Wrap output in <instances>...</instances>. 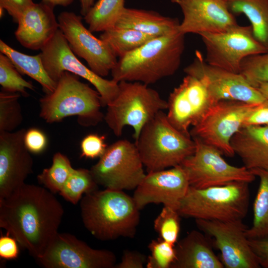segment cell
I'll use <instances>...</instances> for the list:
<instances>
[{
    "mask_svg": "<svg viewBox=\"0 0 268 268\" xmlns=\"http://www.w3.org/2000/svg\"><path fill=\"white\" fill-rule=\"evenodd\" d=\"M64 213L54 193L45 187L25 183L0 200V227L36 259L58 233Z\"/></svg>",
    "mask_w": 268,
    "mask_h": 268,
    "instance_id": "1",
    "label": "cell"
},
{
    "mask_svg": "<svg viewBox=\"0 0 268 268\" xmlns=\"http://www.w3.org/2000/svg\"><path fill=\"white\" fill-rule=\"evenodd\" d=\"M185 35L178 29L119 58L111 70L112 79L118 83L136 81L149 85L174 74L184 51Z\"/></svg>",
    "mask_w": 268,
    "mask_h": 268,
    "instance_id": "2",
    "label": "cell"
},
{
    "mask_svg": "<svg viewBox=\"0 0 268 268\" xmlns=\"http://www.w3.org/2000/svg\"><path fill=\"white\" fill-rule=\"evenodd\" d=\"M80 201L83 225L96 239L110 241L135 236L140 210L123 191L97 189L84 195Z\"/></svg>",
    "mask_w": 268,
    "mask_h": 268,
    "instance_id": "3",
    "label": "cell"
},
{
    "mask_svg": "<svg viewBox=\"0 0 268 268\" xmlns=\"http://www.w3.org/2000/svg\"><path fill=\"white\" fill-rule=\"evenodd\" d=\"M40 117L50 124L77 116L80 125L90 127L104 118L99 92L81 82L79 76L67 71L62 73L55 90L40 99Z\"/></svg>",
    "mask_w": 268,
    "mask_h": 268,
    "instance_id": "4",
    "label": "cell"
},
{
    "mask_svg": "<svg viewBox=\"0 0 268 268\" xmlns=\"http://www.w3.org/2000/svg\"><path fill=\"white\" fill-rule=\"evenodd\" d=\"M135 144L147 172L180 165L196 149L191 136L175 128L164 111L143 126Z\"/></svg>",
    "mask_w": 268,
    "mask_h": 268,
    "instance_id": "5",
    "label": "cell"
},
{
    "mask_svg": "<svg viewBox=\"0 0 268 268\" xmlns=\"http://www.w3.org/2000/svg\"><path fill=\"white\" fill-rule=\"evenodd\" d=\"M249 183L198 189L190 186L178 210L181 216L223 221L243 220L250 202Z\"/></svg>",
    "mask_w": 268,
    "mask_h": 268,
    "instance_id": "6",
    "label": "cell"
},
{
    "mask_svg": "<svg viewBox=\"0 0 268 268\" xmlns=\"http://www.w3.org/2000/svg\"><path fill=\"white\" fill-rule=\"evenodd\" d=\"M107 107L104 120L114 134L120 136L125 127H131L135 140L148 122L160 111L167 109L168 103L148 85L122 81L119 82L117 96Z\"/></svg>",
    "mask_w": 268,
    "mask_h": 268,
    "instance_id": "7",
    "label": "cell"
},
{
    "mask_svg": "<svg viewBox=\"0 0 268 268\" xmlns=\"http://www.w3.org/2000/svg\"><path fill=\"white\" fill-rule=\"evenodd\" d=\"M258 105L235 100L217 101L192 127L190 135L193 139L216 148L223 155L233 157L235 153L231 139Z\"/></svg>",
    "mask_w": 268,
    "mask_h": 268,
    "instance_id": "8",
    "label": "cell"
},
{
    "mask_svg": "<svg viewBox=\"0 0 268 268\" xmlns=\"http://www.w3.org/2000/svg\"><path fill=\"white\" fill-rule=\"evenodd\" d=\"M143 167L135 143L120 139L108 146L90 171L96 183L105 189L132 190L145 177Z\"/></svg>",
    "mask_w": 268,
    "mask_h": 268,
    "instance_id": "9",
    "label": "cell"
},
{
    "mask_svg": "<svg viewBox=\"0 0 268 268\" xmlns=\"http://www.w3.org/2000/svg\"><path fill=\"white\" fill-rule=\"evenodd\" d=\"M194 140L196 143L194 153L180 165L187 175L190 186L203 189L238 181L250 183L255 180L256 176L244 166L229 164L219 150Z\"/></svg>",
    "mask_w": 268,
    "mask_h": 268,
    "instance_id": "10",
    "label": "cell"
},
{
    "mask_svg": "<svg viewBox=\"0 0 268 268\" xmlns=\"http://www.w3.org/2000/svg\"><path fill=\"white\" fill-rule=\"evenodd\" d=\"M41 51L39 54L44 68L55 82L66 71L86 79L100 94L102 107L107 106L117 96L119 83L98 75L83 65L72 51L60 29Z\"/></svg>",
    "mask_w": 268,
    "mask_h": 268,
    "instance_id": "11",
    "label": "cell"
},
{
    "mask_svg": "<svg viewBox=\"0 0 268 268\" xmlns=\"http://www.w3.org/2000/svg\"><path fill=\"white\" fill-rule=\"evenodd\" d=\"M199 35L205 48L206 62L234 73L240 72L246 58L268 52L254 37L251 25L238 24L226 31Z\"/></svg>",
    "mask_w": 268,
    "mask_h": 268,
    "instance_id": "12",
    "label": "cell"
},
{
    "mask_svg": "<svg viewBox=\"0 0 268 268\" xmlns=\"http://www.w3.org/2000/svg\"><path fill=\"white\" fill-rule=\"evenodd\" d=\"M184 71L200 79L215 102L235 100L260 104L268 102L242 74L208 64L199 51H196L193 61Z\"/></svg>",
    "mask_w": 268,
    "mask_h": 268,
    "instance_id": "13",
    "label": "cell"
},
{
    "mask_svg": "<svg viewBox=\"0 0 268 268\" xmlns=\"http://www.w3.org/2000/svg\"><path fill=\"white\" fill-rule=\"evenodd\" d=\"M46 268H115L117 259L109 250L96 249L67 233H58L36 259Z\"/></svg>",
    "mask_w": 268,
    "mask_h": 268,
    "instance_id": "14",
    "label": "cell"
},
{
    "mask_svg": "<svg viewBox=\"0 0 268 268\" xmlns=\"http://www.w3.org/2000/svg\"><path fill=\"white\" fill-rule=\"evenodd\" d=\"M198 228L212 238L226 268H260L258 259L246 235L248 227L243 220L223 221L195 219Z\"/></svg>",
    "mask_w": 268,
    "mask_h": 268,
    "instance_id": "15",
    "label": "cell"
},
{
    "mask_svg": "<svg viewBox=\"0 0 268 268\" xmlns=\"http://www.w3.org/2000/svg\"><path fill=\"white\" fill-rule=\"evenodd\" d=\"M82 19L72 12L63 11L58 17L59 29L74 54L83 59L96 74L105 77L116 66L117 57L104 41L84 26Z\"/></svg>",
    "mask_w": 268,
    "mask_h": 268,
    "instance_id": "16",
    "label": "cell"
},
{
    "mask_svg": "<svg viewBox=\"0 0 268 268\" xmlns=\"http://www.w3.org/2000/svg\"><path fill=\"white\" fill-rule=\"evenodd\" d=\"M215 103L203 82L186 74L169 96L167 117L177 130L191 135L190 128L196 125Z\"/></svg>",
    "mask_w": 268,
    "mask_h": 268,
    "instance_id": "17",
    "label": "cell"
},
{
    "mask_svg": "<svg viewBox=\"0 0 268 268\" xmlns=\"http://www.w3.org/2000/svg\"><path fill=\"white\" fill-rule=\"evenodd\" d=\"M190 184L180 165L169 169L149 172L134 189L133 198L139 210L150 203L178 210Z\"/></svg>",
    "mask_w": 268,
    "mask_h": 268,
    "instance_id": "18",
    "label": "cell"
},
{
    "mask_svg": "<svg viewBox=\"0 0 268 268\" xmlns=\"http://www.w3.org/2000/svg\"><path fill=\"white\" fill-rule=\"evenodd\" d=\"M26 131L0 133V200L22 186L33 172V160L24 141Z\"/></svg>",
    "mask_w": 268,
    "mask_h": 268,
    "instance_id": "19",
    "label": "cell"
},
{
    "mask_svg": "<svg viewBox=\"0 0 268 268\" xmlns=\"http://www.w3.org/2000/svg\"><path fill=\"white\" fill-rule=\"evenodd\" d=\"M183 14L178 30L184 35L217 33L228 30L238 24L226 0H171Z\"/></svg>",
    "mask_w": 268,
    "mask_h": 268,
    "instance_id": "20",
    "label": "cell"
},
{
    "mask_svg": "<svg viewBox=\"0 0 268 268\" xmlns=\"http://www.w3.org/2000/svg\"><path fill=\"white\" fill-rule=\"evenodd\" d=\"M54 7L34 3L20 16L14 35L20 44L32 50H41L59 29Z\"/></svg>",
    "mask_w": 268,
    "mask_h": 268,
    "instance_id": "21",
    "label": "cell"
},
{
    "mask_svg": "<svg viewBox=\"0 0 268 268\" xmlns=\"http://www.w3.org/2000/svg\"><path fill=\"white\" fill-rule=\"evenodd\" d=\"M176 259L171 268H223L213 251V240L198 230H192L175 246Z\"/></svg>",
    "mask_w": 268,
    "mask_h": 268,
    "instance_id": "22",
    "label": "cell"
},
{
    "mask_svg": "<svg viewBox=\"0 0 268 268\" xmlns=\"http://www.w3.org/2000/svg\"><path fill=\"white\" fill-rule=\"evenodd\" d=\"M230 144L248 169H268V125L243 126Z\"/></svg>",
    "mask_w": 268,
    "mask_h": 268,
    "instance_id": "23",
    "label": "cell"
},
{
    "mask_svg": "<svg viewBox=\"0 0 268 268\" xmlns=\"http://www.w3.org/2000/svg\"><path fill=\"white\" fill-rule=\"evenodd\" d=\"M180 23L177 18L154 10L125 7L114 27L134 29L157 37L178 29Z\"/></svg>",
    "mask_w": 268,
    "mask_h": 268,
    "instance_id": "24",
    "label": "cell"
},
{
    "mask_svg": "<svg viewBox=\"0 0 268 268\" xmlns=\"http://www.w3.org/2000/svg\"><path fill=\"white\" fill-rule=\"evenodd\" d=\"M235 15L244 14L257 40L268 52V0H226Z\"/></svg>",
    "mask_w": 268,
    "mask_h": 268,
    "instance_id": "25",
    "label": "cell"
},
{
    "mask_svg": "<svg viewBox=\"0 0 268 268\" xmlns=\"http://www.w3.org/2000/svg\"><path fill=\"white\" fill-rule=\"evenodd\" d=\"M0 53L7 56L17 70L38 82L46 94L53 92L57 82L52 79L43 66L40 54L30 56L21 53L0 40Z\"/></svg>",
    "mask_w": 268,
    "mask_h": 268,
    "instance_id": "26",
    "label": "cell"
},
{
    "mask_svg": "<svg viewBox=\"0 0 268 268\" xmlns=\"http://www.w3.org/2000/svg\"><path fill=\"white\" fill-rule=\"evenodd\" d=\"M260 179V184L253 203L252 226L246 231L248 239L268 238V169L250 170Z\"/></svg>",
    "mask_w": 268,
    "mask_h": 268,
    "instance_id": "27",
    "label": "cell"
},
{
    "mask_svg": "<svg viewBox=\"0 0 268 268\" xmlns=\"http://www.w3.org/2000/svg\"><path fill=\"white\" fill-rule=\"evenodd\" d=\"M154 37H156L135 30L115 27L103 32L99 37L119 58L135 50Z\"/></svg>",
    "mask_w": 268,
    "mask_h": 268,
    "instance_id": "28",
    "label": "cell"
},
{
    "mask_svg": "<svg viewBox=\"0 0 268 268\" xmlns=\"http://www.w3.org/2000/svg\"><path fill=\"white\" fill-rule=\"evenodd\" d=\"M125 0H98L84 16L91 32H104L115 27Z\"/></svg>",
    "mask_w": 268,
    "mask_h": 268,
    "instance_id": "29",
    "label": "cell"
},
{
    "mask_svg": "<svg viewBox=\"0 0 268 268\" xmlns=\"http://www.w3.org/2000/svg\"><path fill=\"white\" fill-rule=\"evenodd\" d=\"M73 169L68 157L58 152L53 157L52 165L44 169L37 179L53 193H60Z\"/></svg>",
    "mask_w": 268,
    "mask_h": 268,
    "instance_id": "30",
    "label": "cell"
},
{
    "mask_svg": "<svg viewBox=\"0 0 268 268\" xmlns=\"http://www.w3.org/2000/svg\"><path fill=\"white\" fill-rule=\"evenodd\" d=\"M98 186L90 170L74 169L59 194L67 201L76 204L83 195L97 190Z\"/></svg>",
    "mask_w": 268,
    "mask_h": 268,
    "instance_id": "31",
    "label": "cell"
},
{
    "mask_svg": "<svg viewBox=\"0 0 268 268\" xmlns=\"http://www.w3.org/2000/svg\"><path fill=\"white\" fill-rule=\"evenodd\" d=\"M21 95L17 92H0V133L13 132L22 123Z\"/></svg>",
    "mask_w": 268,
    "mask_h": 268,
    "instance_id": "32",
    "label": "cell"
},
{
    "mask_svg": "<svg viewBox=\"0 0 268 268\" xmlns=\"http://www.w3.org/2000/svg\"><path fill=\"white\" fill-rule=\"evenodd\" d=\"M0 84L2 90L17 92L24 97L29 96L27 89L35 90L31 82L23 79L9 58L0 53Z\"/></svg>",
    "mask_w": 268,
    "mask_h": 268,
    "instance_id": "33",
    "label": "cell"
},
{
    "mask_svg": "<svg viewBox=\"0 0 268 268\" xmlns=\"http://www.w3.org/2000/svg\"><path fill=\"white\" fill-rule=\"evenodd\" d=\"M181 217L178 210L164 206L154 221V229L159 237L175 245L180 231Z\"/></svg>",
    "mask_w": 268,
    "mask_h": 268,
    "instance_id": "34",
    "label": "cell"
},
{
    "mask_svg": "<svg viewBox=\"0 0 268 268\" xmlns=\"http://www.w3.org/2000/svg\"><path fill=\"white\" fill-rule=\"evenodd\" d=\"M240 73L256 88L260 83L268 82V52L244 59Z\"/></svg>",
    "mask_w": 268,
    "mask_h": 268,
    "instance_id": "35",
    "label": "cell"
},
{
    "mask_svg": "<svg viewBox=\"0 0 268 268\" xmlns=\"http://www.w3.org/2000/svg\"><path fill=\"white\" fill-rule=\"evenodd\" d=\"M175 245L160 238L152 240L148 248L150 255L147 257V268H171L176 259Z\"/></svg>",
    "mask_w": 268,
    "mask_h": 268,
    "instance_id": "36",
    "label": "cell"
},
{
    "mask_svg": "<svg viewBox=\"0 0 268 268\" xmlns=\"http://www.w3.org/2000/svg\"><path fill=\"white\" fill-rule=\"evenodd\" d=\"M107 147L104 135L90 134L86 135L81 141V156L90 159L100 158L104 153Z\"/></svg>",
    "mask_w": 268,
    "mask_h": 268,
    "instance_id": "37",
    "label": "cell"
},
{
    "mask_svg": "<svg viewBox=\"0 0 268 268\" xmlns=\"http://www.w3.org/2000/svg\"><path fill=\"white\" fill-rule=\"evenodd\" d=\"M24 141L28 150L35 154L42 152L46 149L48 143L47 137L44 133L34 128L26 131Z\"/></svg>",
    "mask_w": 268,
    "mask_h": 268,
    "instance_id": "38",
    "label": "cell"
},
{
    "mask_svg": "<svg viewBox=\"0 0 268 268\" xmlns=\"http://www.w3.org/2000/svg\"><path fill=\"white\" fill-rule=\"evenodd\" d=\"M147 258L144 254L134 250H125L121 260L115 268H143Z\"/></svg>",
    "mask_w": 268,
    "mask_h": 268,
    "instance_id": "39",
    "label": "cell"
},
{
    "mask_svg": "<svg viewBox=\"0 0 268 268\" xmlns=\"http://www.w3.org/2000/svg\"><path fill=\"white\" fill-rule=\"evenodd\" d=\"M34 3L32 0H0V8L6 10L17 23L22 14Z\"/></svg>",
    "mask_w": 268,
    "mask_h": 268,
    "instance_id": "40",
    "label": "cell"
},
{
    "mask_svg": "<svg viewBox=\"0 0 268 268\" xmlns=\"http://www.w3.org/2000/svg\"><path fill=\"white\" fill-rule=\"evenodd\" d=\"M268 125V102L257 105L246 118L243 126Z\"/></svg>",
    "mask_w": 268,
    "mask_h": 268,
    "instance_id": "41",
    "label": "cell"
},
{
    "mask_svg": "<svg viewBox=\"0 0 268 268\" xmlns=\"http://www.w3.org/2000/svg\"><path fill=\"white\" fill-rule=\"evenodd\" d=\"M17 242L6 233L0 237V257L4 259H14L17 258L19 249Z\"/></svg>",
    "mask_w": 268,
    "mask_h": 268,
    "instance_id": "42",
    "label": "cell"
},
{
    "mask_svg": "<svg viewBox=\"0 0 268 268\" xmlns=\"http://www.w3.org/2000/svg\"><path fill=\"white\" fill-rule=\"evenodd\" d=\"M249 243L261 267L268 268V238L249 239Z\"/></svg>",
    "mask_w": 268,
    "mask_h": 268,
    "instance_id": "43",
    "label": "cell"
},
{
    "mask_svg": "<svg viewBox=\"0 0 268 268\" xmlns=\"http://www.w3.org/2000/svg\"><path fill=\"white\" fill-rule=\"evenodd\" d=\"M80 3V13L85 16L94 5V0H79Z\"/></svg>",
    "mask_w": 268,
    "mask_h": 268,
    "instance_id": "44",
    "label": "cell"
},
{
    "mask_svg": "<svg viewBox=\"0 0 268 268\" xmlns=\"http://www.w3.org/2000/svg\"><path fill=\"white\" fill-rule=\"evenodd\" d=\"M41 1L53 7L56 5L65 7L71 4L73 0H42Z\"/></svg>",
    "mask_w": 268,
    "mask_h": 268,
    "instance_id": "45",
    "label": "cell"
},
{
    "mask_svg": "<svg viewBox=\"0 0 268 268\" xmlns=\"http://www.w3.org/2000/svg\"><path fill=\"white\" fill-rule=\"evenodd\" d=\"M256 88L268 102V82L260 83Z\"/></svg>",
    "mask_w": 268,
    "mask_h": 268,
    "instance_id": "46",
    "label": "cell"
}]
</instances>
